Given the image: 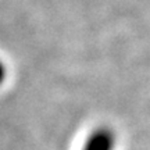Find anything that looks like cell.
I'll return each instance as SVG.
<instances>
[{
    "mask_svg": "<svg viewBox=\"0 0 150 150\" xmlns=\"http://www.w3.org/2000/svg\"><path fill=\"white\" fill-rule=\"evenodd\" d=\"M114 149V138L108 132H97L88 139L83 150H112Z\"/></svg>",
    "mask_w": 150,
    "mask_h": 150,
    "instance_id": "cell-1",
    "label": "cell"
},
{
    "mask_svg": "<svg viewBox=\"0 0 150 150\" xmlns=\"http://www.w3.org/2000/svg\"><path fill=\"white\" fill-rule=\"evenodd\" d=\"M3 76H4V68H3V65L0 64V81L3 79Z\"/></svg>",
    "mask_w": 150,
    "mask_h": 150,
    "instance_id": "cell-2",
    "label": "cell"
}]
</instances>
